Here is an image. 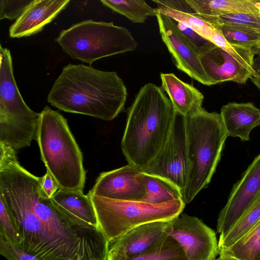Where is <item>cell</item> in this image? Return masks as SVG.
Instances as JSON below:
<instances>
[{
  "label": "cell",
  "mask_w": 260,
  "mask_h": 260,
  "mask_svg": "<svg viewBox=\"0 0 260 260\" xmlns=\"http://www.w3.org/2000/svg\"><path fill=\"white\" fill-rule=\"evenodd\" d=\"M161 88L169 96L175 113L185 117L194 115L203 108L204 95L193 85L173 73H160Z\"/></svg>",
  "instance_id": "ac0fdd59"
},
{
  "label": "cell",
  "mask_w": 260,
  "mask_h": 260,
  "mask_svg": "<svg viewBox=\"0 0 260 260\" xmlns=\"http://www.w3.org/2000/svg\"><path fill=\"white\" fill-rule=\"evenodd\" d=\"M209 22L235 26L260 36V17L252 14H233L212 18Z\"/></svg>",
  "instance_id": "4316f807"
},
{
  "label": "cell",
  "mask_w": 260,
  "mask_h": 260,
  "mask_svg": "<svg viewBox=\"0 0 260 260\" xmlns=\"http://www.w3.org/2000/svg\"><path fill=\"white\" fill-rule=\"evenodd\" d=\"M212 85L231 81L244 84L252 74L230 53L216 46L200 56Z\"/></svg>",
  "instance_id": "e0dca14e"
},
{
  "label": "cell",
  "mask_w": 260,
  "mask_h": 260,
  "mask_svg": "<svg viewBox=\"0 0 260 260\" xmlns=\"http://www.w3.org/2000/svg\"><path fill=\"white\" fill-rule=\"evenodd\" d=\"M260 220V191L240 218L223 236H219V250L232 245L248 233Z\"/></svg>",
  "instance_id": "44dd1931"
},
{
  "label": "cell",
  "mask_w": 260,
  "mask_h": 260,
  "mask_svg": "<svg viewBox=\"0 0 260 260\" xmlns=\"http://www.w3.org/2000/svg\"><path fill=\"white\" fill-rule=\"evenodd\" d=\"M260 191V153L233 186L217 221L220 236L225 234L249 207Z\"/></svg>",
  "instance_id": "8fae6325"
},
{
  "label": "cell",
  "mask_w": 260,
  "mask_h": 260,
  "mask_svg": "<svg viewBox=\"0 0 260 260\" xmlns=\"http://www.w3.org/2000/svg\"><path fill=\"white\" fill-rule=\"evenodd\" d=\"M215 25L232 45L257 52L260 50L259 36L233 26Z\"/></svg>",
  "instance_id": "484cf974"
},
{
  "label": "cell",
  "mask_w": 260,
  "mask_h": 260,
  "mask_svg": "<svg viewBox=\"0 0 260 260\" xmlns=\"http://www.w3.org/2000/svg\"><path fill=\"white\" fill-rule=\"evenodd\" d=\"M0 238H2L17 246L20 237L8 211L6 204L0 197Z\"/></svg>",
  "instance_id": "f1b7e54d"
},
{
  "label": "cell",
  "mask_w": 260,
  "mask_h": 260,
  "mask_svg": "<svg viewBox=\"0 0 260 260\" xmlns=\"http://www.w3.org/2000/svg\"><path fill=\"white\" fill-rule=\"evenodd\" d=\"M16 151L0 146V197L20 237L18 246L42 260H71L34 211Z\"/></svg>",
  "instance_id": "3957f363"
},
{
  "label": "cell",
  "mask_w": 260,
  "mask_h": 260,
  "mask_svg": "<svg viewBox=\"0 0 260 260\" xmlns=\"http://www.w3.org/2000/svg\"><path fill=\"white\" fill-rule=\"evenodd\" d=\"M143 177L146 193L140 201L150 204H159L182 199L180 190L167 180L145 173H143Z\"/></svg>",
  "instance_id": "7402d4cb"
},
{
  "label": "cell",
  "mask_w": 260,
  "mask_h": 260,
  "mask_svg": "<svg viewBox=\"0 0 260 260\" xmlns=\"http://www.w3.org/2000/svg\"><path fill=\"white\" fill-rule=\"evenodd\" d=\"M255 7L258 10V13H259V16L260 17V1L259 0H256V2L255 3Z\"/></svg>",
  "instance_id": "e575fe53"
},
{
  "label": "cell",
  "mask_w": 260,
  "mask_h": 260,
  "mask_svg": "<svg viewBox=\"0 0 260 260\" xmlns=\"http://www.w3.org/2000/svg\"><path fill=\"white\" fill-rule=\"evenodd\" d=\"M40 113L25 104L15 82L10 50L0 47V143L15 151L36 140Z\"/></svg>",
  "instance_id": "52a82bcc"
},
{
  "label": "cell",
  "mask_w": 260,
  "mask_h": 260,
  "mask_svg": "<svg viewBox=\"0 0 260 260\" xmlns=\"http://www.w3.org/2000/svg\"><path fill=\"white\" fill-rule=\"evenodd\" d=\"M214 260H222V259H221V258L219 256V257H218V258H216V259H214Z\"/></svg>",
  "instance_id": "d590c367"
},
{
  "label": "cell",
  "mask_w": 260,
  "mask_h": 260,
  "mask_svg": "<svg viewBox=\"0 0 260 260\" xmlns=\"http://www.w3.org/2000/svg\"><path fill=\"white\" fill-rule=\"evenodd\" d=\"M218 254L232 256L241 260H260V220L232 245L219 250Z\"/></svg>",
  "instance_id": "603a6c76"
},
{
  "label": "cell",
  "mask_w": 260,
  "mask_h": 260,
  "mask_svg": "<svg viewBox=\"0 0 260 260\" xmlns=\"http://www.w3.org/2000/svg\"><path fill=\"white\" fill-rule=\"evenodd\" d=\"M156 17L161 39L177 69L205 85H212L200 56L179 31L174 20L158 12Z\"/></svg>",
  "instance_id": "7c38bea8"
},
{
  "label": "cell",
  "mask_w": 260,
  "mask_h": 260,
  "mask_svg": "<svg viewBox=\"0 0 260 260\" xmlns=\"http://www.w3.org/2000/svg\"><path fill=\"white\" fill-rule=\"evenodd\" d=\"M220 114L228 137L250 140V134L260 126V109L251 102L229 103L223 105Z\"/></svg>",
  "instance_id": "d6986e66"
},
{
  "label": "cell",
  "mask_w": 260,
  "mask_h": 260,
  "mask_svg": "<svg viewBox=\"0 0 260 260\" xmlns=\"http://www.w3.org/2000/svg\"><path fill=\"white\" fill-rule=\"evenodd\" d=\"M253 69L257 74V77H252L250 79L260 91V50L254 57Z\"/></svg>",
  "instance_id": "d6a6232c"
},
{
  "label": "cell",
  "mask_w": 260,
  "mask_h": 260,
  "mask_svg": "<svg viewBox=\"0 0 260 260\" xmlns=\"http://www.w3.org/2000/svg\"><path fill=\"white\" fill-rule=\"evenodd\" d=\"M176 113L160 87L142 86L127 110L121 148L128 164L142 171L156 156L170 134Z\"/></svg>",
  "instance_id": "7a4b0ae2"
},
{
  "label": "cell",
  "mask_w": 260,
  "mask_h": 260,
  "mask_svg": "<svg viewBox=\"0 0 260 260\" xmlns=\"http://www.w3.org/2000/svg\"><path fill=\"white\" fill-rule=\"evenodd\" d=\"M89 194L93 204L99 229L109 243L132 229L143 224L169 221L182 213V199L159 204L138 201H122Z\"/></svg>",
  "instance_id": "ba28073f"
},
{
  "label": "cell",
  "mask_w": 260,
  "mask_h": 260,
  "mask_svg": "<svg viewBox=\"0 0 260 260\" xmlns=\"http://www.w3.org/2000/svg\"><path fill=\"white\" fill-rule=\"evenodd\" d=\"M55 41L71 58L90 65L102 58L134 51L138 46L125 27L92 20L62 30Z\"/></svg>",
  "instance_id": "8992f818"
},
{
  "label": "cell",
  "mask_w": 260,
  "mask_h": 260,
  "mask_svg": "<svg viewBox=\"0 0 260 260\" xmlns=\"http://www.w3.org/2000/svg\"><path fill=\"white\" fill-rule=\"evenodd\" d=\"M164 231L178 242L187 260H214L218 255L215 232L197 217L182 213L168 221Z\"/></svg>",
  "instance_id": "30bf717a"
},
{
  "label": "cell",
  "mask_w": 260,
  "mask_h": 260,
  "mask_svg": "<svg viewBox=\"0 0 260 260\" xmlns=\"http://www.w3.org/2000/svg\"><path fill=\"white\" fill-rule=\"evenodd\" d=\"M168 221L142 224L110 242L108 259L125 260L149 250L168 235L164 230Z\"/></svg>",
  "instance_id": "5bb4252c"
},
{
  "label": "cell",
  "mask_w": 260,
  "mask_h": 260,
  "mask_svg": "<svg viewBox=\"0 0 260 260\" xmlns=\"http://www.w3.org/2000/svg\"><path fill=\"white\" fill-rule=\"evenodd\" d=\"M60 188L58 183L48 171L41 177V191L42 196L51 198Z\"/></svg>",
  "instance_id": "1f68e13d"
},
{
  "label": "cell",
  "mask_w": 260,
  "mask_h": 260,
  "mask_svg": "<svg viewBox=\"0 0 260 260\" xmlns=\"http://www.w3.org/2000/svg\"><path fill=\"white\" fill-rule=\"evenodd\" d=\"M143 172L167 180L183 196L189 173L185 117L176 113L167 141Z\"/></svg>",
  "instance_id": "9c48e42d"
},
{
  "label": "cell",
  "mask_w": 260,
  "mask_h": 260,
  "mask_svg": "<svg viewBox=\"0 0 260 260\" xmlns=\"http://www.w3.org/2000/svg\"><path fill=\"white\" fill-rule=\"evenodd\" d=\"M36 140L47 171L60 188L83 191L86 171L82 153L62 115L44 107L40 112Z\"/></svg>",
  "instance_id": "277c9868"
},
{
  "label": "cell",
  "mask_w": 260,
  "mask_h": 260,
  "mask_svg": "<svg viewBox=\"0 0 260 260\" xmlns=\"http://www.w3.org/2000/svg\"><path fill=\"white\" fill-rule=\"evenodd\" d=\"M127 96L116 72L70 63L54 82L47 101L64 112L110 121L124 110Z\"/></svg>",
  "instance_id": "6da1fadb"
},
{
  "label": "cell",
  "mask_w": 260,
  "mask_h": 260,
  "mask_svg": "<svg viewBox=\"0 0 260 260\" xmlns=\"http://www.w3.org/2000/svg\"><path fill=\"white\" fill-rule=\"evenodd\" d=\"M50 200L73 226L80 229H99L95 209L88 193L85 195L82 190L59 188Z\"/></svg>",
  "instance_id": "9a60e30c"
},
{
  "label": "cell",
  "mask_w": 260,
  "mask_h": 260,
  "mask_svg": "<svg viewBox=\"0 0 260 260\" xmlns=\"http://www.w3.org/2000/svg\"><path fill=\"white\" fill-rule=\"evenodd\" d=\"M69 0H34L10 26L11 38L29 36L41 31L64 9Z\"/></svg>",
  "instance_id": "2e32d148"
},
{
  "label": "cell",
  "mask_w": 260,
  "mask_h": 260,
  "mask_svg": "<svg viewBox=\"0 0 260 260\" xmlns=\"http://www.w3.org/2000/svg\"><path fill=\"white\" fill-rule=\"evenodd\" d=\"M34 0L0 1V19L10 20L19 18Z\"/></svg>",
  "instance_id": "f546056e"
},
{
  "label": "cell",
  "mask_w": 260,
  "mask_h": 260,
  "mask_svg": "<svg viewBox=\"0 0 260 260\" xmlns=\"http://www.w3.org/2000/svg\"><path fill=\"white\" fill-rule=\"evenodd\" d=\"M174 20L179 31L200 56L216 46L184 24Z\"/></svg>",
  "instance_id": "83f0119b"
},
{
  "label": "cell",
  "mask_w": 260,
  "mask_h": 260,
  "mask_svg": "<svg viewBox=\"0 0 260 260\" xmlns=\"http://www.w3.org/2000/svg\"><path fill=\"white\" fill-rule=\"evenodd\" d=\"M101 2L133 23H144L148 17L157 14L155 9L143 0H101Z\"/></svg>",
  "instance_id": "cb8c5ba5"
},
{
  "label": "cell",
  "mask_w": 260,
  "mask_h": 260,
  "mask_svg": "<svg viewBox=\"0 0 260 260\" xmlns=\"http://www.w3.org/2000/svg\"><path fill=\"white\" fill-rule=\"evenodd\" d=\"M108 260H115L108 259ZM125 260H187L180 245L167 235L147 252Z\"/></svg>",
  "instance_id": "d4e9b609"
},
{
  "label": "cell",
  "mask_w": 260,
  "mask_h": 260,
  "mask_svg": "<svg viewBox=\"0 0 260 260\" xmlns=\"http://www.w3.org/2000/svg\"><path fill=\"white\" fill-rule=\"evenodd\" d=\"M202 18L208 21L220 16L252 14L259 16L256 0H186Z\"/></svg>",
  "instance_id": "ffe728a7"
},
{
  "label": "cell",
  "mask_w": 260,
  "mask_h": 260,
  "mask_svg": "<svg viewBox=\"0 0 260 260\" xmlns=\"http://www.w3.org/2000/svg\"><path fill=\"white\" fill-rule=\"evenodd\" d=\"M0 253L8 260H42L2 238H0Z\"/></svg>",
  "instance_id": "4dcf8cb0"
},
{
  "label": "cell",
  "mask_w": 260,
  "mask_h": 260,
  "mask_svg": "<svg viewBox=\"0 0 260 260\" xmlns=\"http://www.w3.org/2000/svg\"><path fill=\"white\" fill-rule=\"evenodd\" d=\"M185 118L189 173L182 200L187 204L211 182L228 136L220 113L203 108Z\"/></svg>",
  "instance_id": "5b68a950"
},
{
  "label": "cell",
  "mask_w": 260,
  "mask_h": 260,
  "mask_svg": "<svg viewBox=\"0 0 260 260\" xmlns=\"http://www.w3.org/2000/svg\"><path fill=\"white\" fill-rule=\"evenodd\" d=\"M89 192L110 199L140 201L146 193L143 171L128 164L102 172Z\"/></svg>",
  "instance_id": "4fadbf2b"
},
{
  "label": "cell",
  "mask_w": 260,
  "mask_h": 260,
  "mask_svg": "<svg viewBox=\"0 0 260 260\" xmlns=\"http://www.w3.org/2000/svg\"><path fill=\"white\" fill-rule=\"evenodd\" d=\"M219 257L222 259V260H241L230 255H220Z\"/></svg>",
  "instance_id": "836d02e7"
}]
</instances>
